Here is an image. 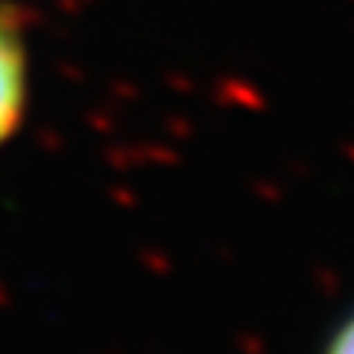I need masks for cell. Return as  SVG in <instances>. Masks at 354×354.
<instances>
[{
	"instance_id": "cell-1",
	"label": "cell",
	"mask_w": 354,
	"mask_h": 354,
	"mask_svg": "<svg viewBox=\"0 0 354 354\" xmlns=\"http://www.w3.org/2000/svg\"><path fill=\"white\" fill-rule=\"evenodd\" d=\"M26 105V46L20 24L0 10V145L20 125Z\"/></svg>"
},
{
	"instance_id": "cell-2",
	"label": "cell",
	"mask_w": 354,
	"mask_h": 354,
	"mask_svg": "<svg viewBox=\"0 0 354 354\" xmlns=\"http://www.w3.org/2000/svg\"><path fill=\"white\" fill-rule=\"evenodd\" d=\"M322 354H354V315H348L338 325V331L328 338L325 351Z\"/></svg>"
}]
</instances>
